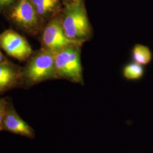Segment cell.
<instances>
[{
  "mask_svg": "<svg viewBox=\"0 0 153 153\" xmlns=\"http://www.w3.org/2000/svg\"><path fill=\"white\" fill-rule=\"evenodd\" d=\"M61 23L68 38L83 42L91 34V27L83 2L67 6Z\"/></svg>",
  "mask_w": 153,
  "mask_h": 153,
  "instance_id": "6da1fadb",
  "label": "cell"
},
{
  "mask_svg": "<svg viewBox=\"0 0 153 153\" xmlns=\"http://www.w3.org/2000/svg\"><path fill=\"white\" fill-rule=\"evenodd\" d=\"M79 45L68 47L55 53L56 74L73 82H83Z\"/></svg>",
  "mask_w": 153,
  "mask_h": 153,
  "instance_id": "7a4b0ae2",
  "label": "cell"
},
{
  "mask_svg": "<svg viewBox=\"0 0 153 153\" xmlns=\"http://www.w3.org/2000/svg\"><path fill=\"white\" fill-rule=\"evenodd\" d=\"M56 74L55 53L48 50L39 53L28 67L27 75L33 82H40L48 79Z\"/></svg>",
  "mask_w": 153,
  "mask_h": 153,
  "instance_id": "3957f363",
  "label": "cell"
},
{
  "mask_svg": "<svg viewBox=\"0 0 153 153\" xmlns=\"http://www.w3.org/2000/svg\"><path fill=\"white\" fill-rule=\"evenodd\" d=\"M43 43L47 49L56 53L73 45H80L82 42L72 40L67 37L60 22L53 20L44 30Z\"/></svg>",
  "mask_w": 153,
  "mask_h": 153,
  "instance_id": "277c9868",
  "label": "cell"
},
{
  "mask_svg": "<svg viewBox=\"0 0 153 153\" xmlns=\"http://www.w3.org/2000/svg\"><path fill=\"white\" fill-rule=\"evenodd\" d=\"M0 45L8 55L19 60L27 59L33 52L26 39L12 30L0 35Z\"/></svg>",
  "mask_w": 153,
  "mask_h": 153,
  "instance_id": "5b68a950",
  "label": "cell"
},
{
  "mask_svg": "<svg viewBox=\"0 0 153 153\" xmlns=\"http://www.w3.org/2000/svg\"><path fill=\"white\" fill-rule=\"evenodd\" d=\"M38 14L28 0H19L13 9L10 17L17 23L25 27H33L37 25Z\"/></svg>",
  "mask_w": 153,
  "mask_h": 153,
  "instance_id": "8992f818",
  "label": "cell"
},
{
  "mask_svg": "<svg viewBox=\"0 0 153 153\" xmlns=\"http://www.w3.org/2000/svg\"><path fill=\"white\" fill-rule=\"evenodd\" d=\"M3 129L26 137H32L33 136L32 128L13 110L6 112L3 121Z\"/></svg>",
  "mask_w": 153,
  "mask_h": 153,
  "instance_id": "52a82bcc",
  "label": "cell"
},
{
  "mask_svg": "<svg viewBox=\"0 0 153 153\" xmlns=\"http://www.w3.org/2000/svg\"><path fill=\"white\" fill-rule=\"evenodd\" d=\"M19 74L10 64L4 62L0 64V92L13 87L16 83Z\"/></svg>",
  "mask_w": 153,
  "mask_h": 153,
  "instance_id": "ba28073f",
  "label": "cell"
},
{
  "mask_svg": "<svg viewBox=\"0 0 153 153\" xmlns=\"http://www.w3.org/2000/svg\"><path fill=\"white\" fill-rule=\"evenodd\" d=\"M133 61L141 65H147L153 60V53L150 48L143 44H136L132 49Z\"/></svg>",
  "mask_w": 153,
  "mask_h": 153,
  "instance_id": "9c48e42d",
  "label": "cell"
},
{
  "mask_svg": "<svg viewBox=\"0 0 153 153\" xmlns=\"http://www.w3.org/2000/svg\"><path fill=\"white\" fill-rule=\"evenodd\" d=\"M123 76L128 80H139L144 76L145 69L143 65L136 62L130 63L124 68Z\"/></svg>",
  "mask_w": 153,
  "mask_h": 153,
  "instance_id": "30bf717a",
  "label": "cell"
},
{
  "mask_svg": "<svg viewBox=\"0 0 153 153\" xmlns=\"http://www.w3.org/2000/svg\"><path fill=\"white\" fill-rule=\"evenodd\" d=\"M31 1L40 16H44L53 11L59 2V0H31Z\"/></svg>",
  "mask_w": 153,
  "mask_h": 153,
  "instance_id": "8fae6325",
  "label": "cell"
},
{
  "mask_svg": "<svg viewBox=\"0 0 153 153\" xmlns=\"http://www.w3.org/2000/svg\"><path fill=\"white\" fill-rule=\"evenodd\" d=\"M5 112L4 103L2 100H0V131L3 129V121Z\"/></svg>",
  "mask_w": 153,
  "mask_h": 153,
  "instance_id": "7c38bea8",
  "label": "cell"
},
{
  "mask_svg": "<svg viewBox=\"0 0 153 153\" xmlns=\"http://www.w3.org/2000/svg\"><path fill=\"white\" fill-rule=\"evenodd\" d=\"M14 0H0V6H5L11 4Z\"/></svg>",
  "mask_w": 153,
  "mask_h": 153,
  "instance_id": "4fadbf2b",
  "label": "cell"
},
{
  "mask_svg": "<svg viewBox=\"0 0 153 153\" xmlns=\"http://www.w3.org/2000/svg\"><path fill=\"white\" fill-rule=\"evenodd\" d=\"M4 60H5V57H4V55H2V53H1V52L0 51V64L5 62Z\"/></svg>",
  "mask_w": 153,
  "mask_h": 153,
  "instance_id": "5bb4252c",
  "label": "cell"
},
{
  "mask_svg": "<svg viewBox=\"0 0 153 153\" xmlns=\"http://www.w3.org/2000/svg\"><path fill=\"white\" fill-rule=\"evenodd\" d=\"M71 3H79L82 2V0H71Z\"/></svg>",
  "mask_w": 153,
  "mask_h": 153,
  "instance_id": "9a60e30c",
  "label": "cell"
}]
</instances>
